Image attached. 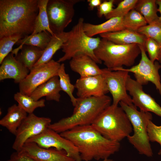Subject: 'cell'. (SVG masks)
Returning <instances> with one entry per match:
<instances>
[{
    "label": "cell",
    "instance_id": "6da1fadb",
    "mask_svg": "<svg viewBox=\"0 0 161 161\" xmlns=\"http://www.w3.org/2000/svg\"><path fill=\"white\" fill-rule=\"evenodd\" d=\"M38 12V0H0V39L31 35Z\"/></svg>",
    "mask_w": 161,
    "mask_h": 161
},
{
    "label": "cell",
    "instance_id": "7a4b0ae2",
    "mask_svg": "<svg viewBox=\"0 0 161 161\" xmlns=\"http://www.w3.org/2000/svg\"><path fill=\"white\" fill-rule=\"evenodd\" d=\"M60 134L72 143L84 161L109 158L120 148V142L106 138L91 125L78 126Z\"/></svg>",
    "mask_w": 161,
    "mask_h": 161
},
{
    "label": "cell",
    "instance_id": "3957f363",
    "mask_svg": "<svg viewBox=\"0 0 161 161\" xmlns=\"http://www.w3.org/2000/svg\"><path fill=\"white\" fill-rule=\"evenodd\" d=\"M112 99L100 97L77 98L71 115L51 123L48 128L61 133L79 126L91 125L100 114L111 105Z\"/></svg>",
    "mask_w": 161,
    "mask_h": 161
},
{
    "label": "cell",
    "instance_id": "277c9868",
    "mask_svg": "<svg viewBox=\"0 0 161 161\" xmlns=\"http://www.w3.org/2000/svg\"><path fill=\"white\" fill-rule=\"evenodd\" d=\"M106 138L120 142L133 131L130 121L123 109L113 104L106 108L91 125Z\"/></svg>",
    "mask_w": 161,
    "mask_h": 161
},
{
    "label": "cell",
    "instance_id": "5b68a950",
    "mask_svg": "<svg viewBox=\"0 0 161 161\" xmlns=\"http://www.w3.org/2000/svg\"><path fill=\"white\" fill-rule=\"evenodd\" d=\"M94 53L107 68L115 71L123 66H132L141 50L137 44L121 45L101 38Z\"/></svg>",
    "mask_w": 161,
    "mask_h": 161
},
{
    "label": "cell",
    "instance_id": "8992f818",
    "mask_svg": "<svg viewBox=\"0 0 161 161\" xmlns=\"http://www.w3.org/2000/svg\"><path fill=\"white\" fill-rule=\"evenodd\" d=\"M119 104L132 126L133 134L127 137L129 142L140 154L152 157L153 153L148 133V124L152 119V114L150 112L138 111L133 104L129 105L120 102Z\"/></svg>",
    "mask_w": 161,
    "mask_h": 161
},
{
    "label": "cell",
    "instance_id": "52a82bcc",
    "mask_svg": "<svg viewBox=\"0 0 161 161\" xmlns=\"http://www.w3.org/2000/svg\"><path fill=\"white\" fill-rule=\"evenodd\" d=\"M84 23L83 18H80L77 23L70 31L69 36L61 48L64 55L59 58L57 61L58 62L70 60L76 53L81 52L88 55L97 64L102 63L94 53L101 39L98 37H90L86 35L83 29Z\"/></svg>",
    "mask_w": 161,
    "mask_h": 161
},
{
    "label": "cell",
    "instance_id": "ba28073f",
    "mask_svg": "<svg viewBox=\"0 0 161 161\" xmlns=\"http://www.w3.org/2000/svg\"><path fill=\"white\" fill-rule=\"evenodd\" d=\"M83 0H49L46 7L49 26L55 35L64 32L74 15L75 5Z\"/></svg>",
    "mask_w": 161,
    "mask_h": 161
},
{
    "label": "cell",
    "instance_id": "9c48e42d",
    "mask_svg": "<svg viewBox=\"0 0 161 161\" xmlns=\"http://www.w3.org/2000/svg\"><path fill=\"white\" fill-rule=\"evenodd\" d=\"M139 45L141 54V58L139 64L129 68H120L129 73H133L135 80L142 86L151 82L154 85L161 95V82L159 73L161 65L157 62L154 63L151 61L147 55L144 46Z\"/></svg>",
    "mask_w": 161,
    "mask_h": 161
},
{
    "label": "cell",
    "instance_id": "30bf717a",
    "mask_svg": "<svg viewBox=\"0 0 161 161\" xmlns=\"http://www.w3.org/2000/svg\"><path fill=\"white\" fill-rule=\"evenodd\" d=\"M61 64L52 59L44 64L33 67L26 77L19 83V92L30 96L38 86L50 79L58 76Z\"/></svg>",
    "mask_w": 161,
    "mask_h": 161
},
{
    "label": "cell",
    "instance_id": "8fae6325",
    "mask_svg": "<svg viewBox=\"0 0 161 161\" xmlns=\"http://www.w3.org/2000/svg\"><path fill=\"white\" fill-rule=\"evenodd\" d=\"M26 142L34 143L44 148H54L58 150L64 151L68 156L75 161H82L78 149L72 143L49 128L30 138Z\"/></svg>",
    "mask_w": 161,
    "mask_h": 161
},
{
    "label": "cell",
    "instance_id": "7c38bea8",
    "mask_svg": "<svg viewBox=\"0 0 161 161\" xmlns=\"http://www.w3.org/2000/svg\"><path fill=\"white\" fill-rule=\"evenodd\" d=\"M51 120L49 117H38L33 113L29 114L18 129L12 148L19 151L27 141L38 135L49 128Z\"/></svg>",
    "mask_w": 161,
    "mask_h": 161
},
{
    "label": "cell",
    "instance_id": "4fadbf2b",
    "mask_svg": "<svg viewBox=\"0 0 161 161\" xmlns=\"http://www.w3.org/2000/svg\"><path fill=\"white\" fill-rule=\"evenodd\" d=\"M102 71V75L112 96V104L118 105L120 102L129 105L132 104L131 98L126 88L129 72L120 68L114 71L106 68L103 69Z\"/></svg>",
    "mask_w": 161,
    "mask_h": 161
},
{
    "label": "cell",
    "instance_id": "5bb4252c",
    "mask_svg": "<svg viewBox=\"0 0 161 161\" xmlns=\"http://www.w3.org/2000/svg\"><path fill=\"white\" fill-rule=\"evenodd\" d=\"M127 91L132 97L133 104L140 110L151 112L161 117V107L149 94L143 90V86L129 75L126 83Z\"/></svg>",
    "mask_w": 161,
    "mask_h": 161
},
{
    "label": "cell",
    "instance_id": "9a60e30c",
    "mask_svg": "<svg viewBox=\"0 0 161 161\" xmlns=\"http://www.w3.org/2000/svg\"><path fill=\"white\" fill-rule=\"evenodd\" d=\"M78 97H100L109 92L102 75L80 78L77 80L74 85Z\"/></svg>",
    "mask_w": 161,
    "mask_h": 161
},
{
    "label": "cell",
    "instance_id": "2e32d148",
    "mask_svg": "<svg viewBox=\"0 0 161 161\" xmlns=\"http://www.w3.org/2000/svg\"><path fill=\"white\" fill-rule=\"evenodd\" d=\"M19 151L36 161H75L64 151L44 148L32 142H26Z\"/></svg>",
    "mask_w": 161,
    "mask_h": 161
},
{
    "label": "cell",
    "instance_id": "e0dca14e",
    "mask_svg": "<svg viewBox=\"0 0 161 161\" xmlns=\"http://www.w3.org/2000/svg\"><path fill=\"white\" fill-rule=\"evenodd\" d=\"M11 52L3 60L0 66V80H14L19 83L27 76L30 70L17 60Z\"/></svg>",
    "mask_w": 161,
    "mask_h": 161
},
{
    "label": "cell",
    "instance_id": "ac0fdd59",
    "mask_svg": "<svg viewBox=\"0 0 161 161\" xmlns=\"http://www.w3.org/2000/svg\"><path fill=\"white\" fill-rule=\"evenodd\" d=\"M91 57L83 53H76L71 59L69 64L71 69L83 78L102 75V69Z\"/></svg>",
    "mask_w": 161,
    "mask_h": 161
},
{
    "label": "cell",
    "instance_id": "d6986e66",
    "mask_svg": "<svg viewBox=\"0 0 161 161\" xmlns=\"http://www.w3.org/2000/svg\"><path fill=\"white\" fill-rule=\"evenodd\" d=\"M99 35L102 38L121 45L136 44L144 46L146 38L145 36L137 32L127 29Z\"/></svg>",
    "mask_w": 161,
    "mask_h": 161
},
{
    "label": "cell",
    "instance_id": "ffe728a7",
    "mask_svg": "<svg viewBox=\"0 0 161 161\" xmlns=\"http://www.w3.org/2000/svg\"><path fill=\"white\" fill-rule=\"evenodd\" d=\"M61 91L58 77L55 76L38 86L30 96L35 100H39L43 97H45L47 100L59 102Z\"/></svg>",
    "mask_w": 161,
    "mask_h": 161
},
{
    "label": "cell",
    "instance_id": "44dd1931",
    "mask_svg": "<svg viewBox=\"0 0 161 161\" xmlns=\"http://www.w3.org/2000/svg\"><path fill=\"white\" fill-rule=\"evenodd\" d=\"M123 18H112L98 24L84 22V30L86 35L90 37L102 33L121 30L125 29L123 24Z\"/></svg>",
    "mask_w": 161,
    "mask_h": 161
},
{
    "label": "cell",
    "instance_id": "7402d4cb",
    "mask_svg": "<svg viewBox=\"0 0 161 161\" xmlns=\"http://www.w3.org/2000/svg\"><path fill=\"white\" fill-rule=\"evenodd\" d=\"M27 113L18 105L14 104L9 107L6 115L0 120V125L15 135Z\"/></svg>",
    "mask_w": 161,
    "mask_h": 161
},
{
    "label": "cell",
    "instance_id": "603a6c76",
    "mask_svg": "<svg viewBox=\"0 0 161 161\" xmlns=\"http://www.w3.org/2000/svg\"><path fill=\"white\" fill-rule=\"evenodd\" d=\"M70 34V31H64L55 35L52 36L50 42L44 50L41 57L34 67L45 64L51 61L56 52L61 49L63 44L68 39Z\"/></svg>",
    "mask_w": 161,
    "mask_h": 161
},
{
    "label": "cell",
    "instance_id": "cb8c5ba5",
    "mask_svg": "<svg viewBox=\"0 0 161 161\" xmlns=\"http://www.w3.org/2000/svg\"><path fill=\"white\" fill-rule=\"evenodd\" d=\"M21 50L15 57L30 70L41 57L44 50L32 46L24 45L19 49Z\"/></svg>",
    "mask_w": 161,
    "mask_h": 161
},
{
    "label": "cell",
    "instance_id": "d4e9b609",
    "mask_svg": "<svg viewBox=\"0 0 161 161\" xmlns=\"http://www.w3.org/2000/svg\"><path fill=\"white\" fill-rule=\"evenodd\" d=\"M52 36L47 31H43L33 35L26 36L16 43L20 46L11 52L16 55L20 48L24 45L35 46L44 50L50 42Z\"/></svg>",
    "mask_w": 161,
    "mask_h": 161
},
{
    "label": "cell",
    "instance_id": "484cf974",
    "mask_svg": "<svg viewBox=\"0 0 161 161\" xmlns=\"http://www.w3.org/2000/svg\"><path fill=\"white\" fill-rule=\"evenodd\" d=\"M134 9L143 16L147 24L159 20L156 0H138Z\"/></svg>",
    "mask_w": 161,
    "mask_h": 161
},
{
    "label": "cell",
    "instance_id": "4316f807",
    "mask_svg": "<svg viewBox=\"0 0 161 161\" xmlns=\"http://www.w3.org/2000/svg\"><path fill=\"white\" fill-rule=\"evenodd\" d=\"M49 0H38L39 12L36 18L33 31L31 35L43 31H47L52 36L55 35L50 29L46 11Z\"/></svg>",
    "mask_w": 161,
    "mask_h": 161
},
{
    "label": "cell",
    "instance_id": "83f0119b",
    "mask_svg": "<svg viewBox=\"0 0 161 161\" xmlns=\"http://www.w3.org/2000/svg\"><path fill=\"white\" fill-rule=\"evenodd\" d=\"M14 100L18 105L27 113H33L37 108H42L45 106V100L44 99L35 100L30 96L17 92L14 95Z\"/></svg>",
    "mask_w": 161,
    "mask_h": 161
},
{
    "label": "cell",
    "instance_id": "f1b7e54d",
    "mask_svg": "<svg viewBox=\"0 0 161 161\" xmlns=\"http://www.w3.org/2000/svg\"><path fill=\"white\" fill-rule=\"evenodd\" d=\"M123 23L125 29L135 32L147 25L143 16L134 9L123 17Z\"/></svg>",
    "mask_w": 161,
    "mask_h": 161
},
{
    "label": "cell",
    "instance_id": "f546056e",
    "mask_svg": "<svg viewBox=\"0 0 161 161\" xmlns=\"http://www.w3.org/2000/svg\"><path fill=\"white\" fill-rule=\"evenodd\" d=\"M58 76L61 90L66 93L69 96L73 106L76 104L77 98L74 96L73 93L75 88V85L71 82L69 75L65 71L64 64H61L58 70Z\"/></svg>",
    "mask_w": 161,
    "mask_h": 161
},
{
    "label": "cell",
    "instance_id": "4dcf8cb0",
    "mask_svg": "<svg viewBox=\"0 0 161 161\" xmlns=\"http://www.w3.org/2000/svg\"><path fill=\"white\" fill-rule=\"evenodd\" d=\"M137 32L146 38H151L161 46V21L159 20L139 29Z\"/></svg>",
    "mask_w": 161,
    "mask_h": 161
},
{
    "label": "cell",
    "instance_id": "1f68e13d",
    "mask_svg": "<svg viewBox=\"0 0 161 161\" xmlns=\"http://www.w3.org/2000/svg\"><path fill=\"white\" fill-rule=\"evenodd\" d=\"M138 0H123L120 2L117 7L105 16L109 19L114 17H123L129 11L134 8Z\"/></svg>",
    "mask_w": 161,
    "mask_h": 161
},
{
    "label": "cell",
    "instance_id": "d6a6232c",
    "mask_svg": "<svg viewBox=\"0 0 161 161\" xmlns=\"http://www.w3.org/2000/svg\"><path fill=\"white\" fill-rule=\"evenodd\" d=\"M24 37L20 35L4 37L0 39V64L12 51L13 45Z\"/></svg>",
    "mask_w": 161,
    "mask_h": 161
},
{
    "label": "cell",
    "instance_id": "836d02e7",
    "mask_svg": "<svg viewBox=\"0 0 161 161\" xmlns=\"http://www.w3.org/2000/svg\"><path fill=\"white\" fill-rule=\"evenodd\" d=\"M149 58L153 62L156 61L161 63V46L154 39L146 38L144 45Z\"/></svg>",
    "mask_w": 161,
    "mask_h": 161
},
{
    "label": "cell",
    "instance_id": "e575fe53",
    "mask_svg": "<svg viewBox=\"0 0 161 161\" xmlns=\"http://www.w3.org/2000/svg\"><path fill=\"white\" fill-rule=\"evenodd\" d=\"M148 133L150 141L157 142L160 145L161 148L158 154L161 155V125L157 126L150 120L148 124Z\"/></svg>",
    "mask_w": 161,
    "mask_h": 161
},
{
    "label": "cell",
    "instance_id": "d590c367",
    "mask_svg": "<svg viewBox=\"0 0 161 161\" xmlns=\"http://www.w3.org/2000/svg\"><path fill=\"white\" fill-rule=\"evenodd\" d=\"M114 1L110 0L105 1L101 4L98 7L97 15L99 17L103 16H105L110 13L113 10V4Z\"/></svg>",
    "mask_w": 161,
    "mask_h": 161
},
{
    "label": "cell",
    "instance_id": "8d00e7d4",
    "mask_svg": "<svg viewBox=\"0 0 161 161\" xmlns=\"http://www.w3.org/2000/svg\"><path fill=\"white\" fill-rule=\"evenodd\" d=\"M7 161H36L21 151L13 153Z\"/></svg>",
    "mask_w": 161,
    "mask_h": 161
},
{
    "label": "cell",
    "instance_id": "74e56055",
    "mask_svg": "<svg viewBox=\"0 0 161 161\" xmlns=\"http://www.w3.org/2000/svg\"><path fill=\"white\" fill-rule=\"evenodd\" d=\"M89 8L92 10L95 7H98L102 3L101 0H88Z\"/></svg>",
    "mask_w": 161,
    "mask_h": 161
},
{
    "label": "cell",
    "instance_id": "f35d334b",
    "mask_svg": "<svg viewBox=\"0 0 161 161\" xmlns=\"http://www.w3.org/2000/svg\"><path fill=\"white\" fill-rule=\"evenodd\" d=\"M156 2L157 5L158 6V12H159L160 13V16L159 17V20L161 21V0H157Z\"/></svg>",
    "mask_w": 161,
    "mask_h": 161
},
{
    "label": "cell",
    "instance_id": "ab89813d",
    "mask_svg": "<svg viewBox=\"0 0 161 161\" xmlns=\"http://www.w3.org/2000/svg\"><path fill=\"white\" fill-rule=\"evenodd\" d=\"M100 161H114L112 159H109V158H106L103 160H102Z\"/></svg>",
    "mask_w": 161,
    "mask_h": 161
}]
</instances>
